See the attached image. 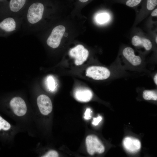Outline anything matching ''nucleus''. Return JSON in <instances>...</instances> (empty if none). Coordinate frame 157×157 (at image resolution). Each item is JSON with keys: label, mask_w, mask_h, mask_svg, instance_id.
<instances>
[{"label": "nucleus", "mask_w": 157, "mask_h": 157, "mask_svg": "<svg viewBox=\"0 0 157 157\" xmlns=\"http://www.w3.org/2000/svg\"><path fill=\"white\" fill-rule=\"evenodd\" d=\"M29 0H6L0 4V19L11 16H22Z\"/></svg>", "instance_id": "nucleus-1"}, {"label": "nucleus", "mask_w": 157, "mask_h": 157, "mask_svg": "<svg viewBox=\"0 0 157 157\" xmlns=\"http://www.w3.org/2000/svg\"><path fill=\"white\" fill-rule=\"evenodd\" d=\"M80 1L83 2L85 3L88 1L89 0H79Z\"/></svg>", "instance_id": "nucleus-23"}, {"label": "nucleus", "mask_w": 157, "mask_h": 157, "mask_svg": "<svg viewBox=\"0 0 157 157\" xmlns=\"http://www.w3.org/2000/svg\"><path fill=\"white\" fill-rule=\"evenodd\" d=\"M89 54L88 51L81 44L77 45L69 51V55L74 58L75 64L77 66L82 65L87 60Z\"/></svg>", "instance_id": "nucleus-5"}, {"label": "nucleus", "mask_w": 157, "mask_h": 157, "mask_svg": "<svg viewBox=\"0 0 157 157\" xmlns=\"http://www.w3.org/2000/svg\"><path fill=\"white\" fill-rule=\"evenodd\" d=\"M157 36H156V38H155V41H156V43H157Z\"/></svg>", "instance_id": "nucleus-25"}, {"label": "nucleus", "mask_w": 157, "mask_h": 157, "mask_svg": "<svg viewBox=\"0 0 157 157\" xmlns=\"http://www.w3.org/2000/svg\"><path fill=\"white\" fill-rule=\"evenodd\" d=\"M131 43L134 46L142 47L147 51L150 50L152 47V42L149 39L138 35L133 37Z\"/></svg>", "instance_id": "nucleus-11"}, {"label": "nucleus", "mask_w": 157, "mask_h": 157, "mask_svg": "<svg viewBox=\"0 0 157 157\" xmlns=\"http://www.w3.org/2000/svg\"><path fill=\"white\" fill-rule=\"evenodd\" d=\"M87 149L90 155H93L95 153L101 154L105 150V148L98 138L94 135L88 136L86 139Z\"/></svg>", "instance_id": "nucleus-6"}, {"label": "nucleus", "mask_w": 157, "mask_h": 157, "mask_svg": "<svg viewBox=\"0 0 157 157\" xmlns=\"http://www.w3.org/2000/svg\"><path fill=\"white\" fill-rule=\"evenodd\" d=\"M102 120V117L100 116H98L96 118L94 117L92 122V124L94 126L97 125Z\"/></svg>", "instance_id": "nucleus-20"}, {"label": "nucleus", "mask_w": 157, "mask_h": 157, "mask_svg": "<svg viewBox=\"0 0 157 157\" xmlns=\"http://www.w3.org/2000/svg\"><path fill=\"white\" fill-rule=\"evenodd\" d=\"M10 128V124L0 116V131H7Z\"/></svg>", "instance_id": "nucleus-16"}, {"label": "nucleus", "mask_w": 157, "mask_h": 157, "mask_svg": "<svg viewBox=\"0 0 157 157\" xmlns=\"http://www.w3.org/2000/svg\"><path fill=\"white\" fill-rule=\"evenodd\" d=\"M6 0H0V4Z\"/></svg>", "instance_id": "nucleus-24"}, {"label": "nucleus", "mask_w": 157, "mask_h": 157, "mask_svg": "<svg viewBox=\"0 0 157 157\" xmlns=\"http://www.w3.org/2000/svg\"><path fill=\"white\" fill-rule=\"evenodd\" d=\"M154 81L155 84L157 85V74H156L154 77Z\"/></svg>", "instance_id": "nucleus-22"}, {"label": "nucleus", "mask_w": 157, "mask_h": 157, "mask_svg": "<svg viewBox=\"0 0 157 157\" xmlns=\"http://www.w3.org/2000/svg\"><path fill=\"white\" fill-rule=\"evenodd\" d=\"M58 156V152L54 150H51L48 152L43 157H57Z\"/></svg>", "instance_id": "nucleus-18"}, {"label": "nucleus", "mask_w": 157, "mask_h": 157, "mask_svg": "<svg viewBox=\"0 0 157 157\" xmlns=\"http://www.w3.org/2000/svg\"><path fill=\"white\" fill-rule=\"evenodd\" d=\"M46 81L49 89L51 91H54L56 88V84L53 77L51 76H49L47 77Z\"/></svg>", "instance_id": "nucleus-15"}, {"label": "nucleus", "mask_w": 157, "mask_h": 157, "mask_svg": "<svg viewBox=\"0 0 157 157\" xmlns=\"http://www.w3.org/2000/svg\"><path fill=\"white\" fill-rule=\"evenodd\" d=\"M123 145L125 149L131 153L138 152L141 146L140 142L138 139L130 137H126L124 139Z\"/></svg>", "instance_id": "nucleus-9"}, {"label": "nucleus", "mask_w": 157, "mask_h": 157, "mask_svg": "<svg viewBox=\"0 0 157 157\" xmlns=\"http://www.w3.org/2000/svg\"><path fill=\"white\" fill-rule=\"evenodd\" d=\"M65 31V27L62 25L53 28L46 39V42L48 46L53 49L58 47Z\"/></svg>", "instance_id": "nucleus-3"}, {"label": "nucleus", "mask_w": 157, "mask_h": 157, "mask_svg": "<svg viewBox=\"0 0 157 157\" xmlns=\"http://www.w3.org/2000/svg\"><path fill=\"white\" fill-rule=\"evenodd\" d=\"M142 0H127L126 3V6L129 7H134L137 6Z\"/></svg>", "instance_id": "nucleus-17"}, {"label": "nucleus", "mask_w": 157, "mask_h": 157, "mask_svg": "<svg viewBox=\"0 0 157 157\" xmlns=\"http://www.w3.org/2000/svg\"><path fill=\"white\" fill-rule=\"evenodd\" d=\"M22 16H11L0 19V37H6L18 31L22 26Z\"/></svg>", "instance_id": "nucleus-2"}, {"label": "nucleus", "mask_w": 157, "mask_h": 157, "mask_svg": "<svg viewBox=\"0 0 157 157\" xmlns=\"http://www.w3.org/2000/svg\"><path fill=\"white\" fill-rule=\"evenodd\" d=\"M37 102L41 113L44 115L50 113L52 110V104L49 98L44 94H41L37 98Z\"/></svg>", "instance_id": "nucleus-8"}, {"label": "nucleus", "mask_w": 157, "mask_h": 157, "mask_svg": "<svg viewBox=\"0 0 157 157\" xmlns=\"http://www.w3.org/2000/svg\"><path fill=\"white\" fill-rule=\"evenodd\" d=\"M151 15L153 17H156L157 16V9L154 10L151 13Z\"/></svg>", "instance_id": "nucleus-21"}, {"label": "nucleus", "mask_w": 157, "mask_h": 157, "mask_svg": "<svg viewBox=\"0 0 157 157\" xmlns=\"http://www.w3.org/2000/svg\"><path fill=\"white\" fill-rule=\"evenodd\" d=\"M124 57L134 66H138L140 64L142 59L138 56L135 54L134 50L132 48L127 47L125 48L122 51Z\"/></svg>", "instance_id": "nucleus-10"}, {"label": "nucleus", "mask_w": 157, "mask_h": 157, "mask_svg": "<svg viewBox=\"0 0 157 157\" xmlns=\"http://www.w3.org/2000/svg\"><path fill=\"white\" fill-rule=\"evenodd\" d=\"M86 75L95 80H103L109 77L110 72L107 68L100 66H92L86 70Z\"/></svg>", "instance_id": "nucleus-4"}, {"label": "nucleus", "mask_w": 157, "mask_h": 157, "mask_svg": "<svg viewBox=\"0 0 157 157\" xmlns=\"http://www.w3.org/2000/svg\"><path fill=\"white\" fill-rule=\"evenodd\" d=\"M92 111L89 108H87L84 113V118L87 120L90 119L92 117Z\"/></svg>", "instance_id": "nucleus-19"}, {"label": "nucleus", "mask_w": 157, "mask_h": 157, "mask_svg": "<svg viewBox=\"0 0 157 157\" xmlns=\"http://www.w3.org/2000/svg\"><path fill=\"white\" fill-rule=\"evenodd\" d=\"M10 105L14 113L17 116H22L25 114L27 110L24 100L19 97H15L11 100Z\"/></svg>", "instance_id": "nucleus-7"}, {"label": "nucleus", "mask_w": 157, "mask_h": 157, "mask_svg": "<svg viewBox=\"0 0 157 157\" xmlns=\"http://www.w3.org/2000/svg\"><path fill=\"white\" fill-rule=\"evenodd\" d=\"M143 98L146 100H157V94L156 92L154 90H145L143 93Z\"/></svg>", "instance_id": "nucleus-14"}, {"label": "nucleus", "mask_w": 157, "mask_h": 157, "mask_svg": "<svg viewBox=\"0 0 157 157\" xmlns=\"http://www.w3.org/2000/svg\"><path fill=\"white\" fill-rule=\"evenodd\" d=\"M74 96L76 99L79 101L87 102L92 99L93 94L91 90L88 89L79 88L75 91Z\"/></svg>", "instance_id": "nucleus-12"}, {"label": "nucleus", "mask_w": 157, "mask_h": 157, "mask_svg": "<svg viewBox=\"0 0 157 157\" xmlns=\"http://www.w3.org/2000/svg\"><path fill=\"white\" fill-rule=\"evenodd\" d=\"M111 18L110 14L106 12H101L97 14L95 17L97 23L99 24H105L108 22Z\"/></svg>", "instance_id": "nucleus-13"}]
</instances>
